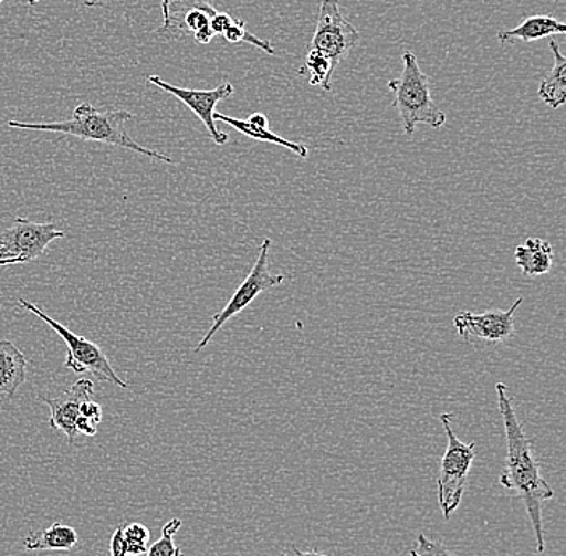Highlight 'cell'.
Returning <instances> with one entry per match:
<instances>
[{"label": "cell", "instance_id": "6da1fadb", "mask_svg": "<svg viewBox=\"0 0 566 556\" xmlns=\"http://www.w3.org/2000/svg\"><path fill=\"white\" fill-rule=\"evenodd\" d=\"M495 392H497L499 410H501L502 421H504L505 442H507L504 471L499 476V483L522 499L531 527H533L536 550L541 555L546 552L543 505L544 502L554 499L555 492L541 473L539 460L534 452L533 442L525 434L523 424L516 417L515 406L509 396L507 386L499 381L495 385Z\"/></svg>", "mask_w": 566, "mask_h": 556}, {"label": "cell", "instance_id": "7a4b0ae2", "mask_svg": "<svg viewBox=\"0 0 566 556\" xmlns=\"http://www.w3.org/2000/svg\"><path fill=\"white\" fill-rule=\"evenodd\" d=\"M134 115L126 109H109L98 112L91 104H81L74 109L73 118L62 123H21L9 122V127L27 130H45V133L65 134V136L77 137L81 140L101 141L105 145L126 148L136 151L145 157L157 159L166 165H176L175 159L142 147L127 133L126 124L133 122Z\"/></svg>", "mask_w": 566, "mask_h": 556}, {"label": "cell", "instance_id": "3957f363", "mask_svg": "<svg viewBox=\"0 0 566 556\" xmlns=\"http://www.w3.org/2000/svg\"><path fill=\"white\" fill-rule=\"evenodd\" d=\"M402 60L405 66L401 76L388 83L389 91L396 95L395 108L401 118L402 130L407 137H412L417 124H428L434 129H440L446 124V115L431 97L427 74L420 69L412 52H405Z\"/></svg>", "mask_w": 566, "mask_h": 556}, {"label": "cell", "instance_id": "277c9868", "mask_svg": "<svg viewBox=\"0 0 566 556\" xmlns=\"http://www.w3.org/2000/svg\"><path fill=\"white\" fill-rule=\"evenodd\" d=\"M452 413H442L440 417L442 427H444L446 438H448V448L441 460L440 476H438V502H440L442 516L446 520L454 515L465 494L467 483H469L470 470L475 462L476 448L475 442L460 441L452 430Z\"/></svg>", "mask_w": 566, "mask_h": 556}, {"label": "cell", "instance_id": "5b68a950", "mask_svg": "<svg viewBox=\"0 0 566 556\" xmlns=\"http://www.w3.org/2000/svg\"><path fill=\"white\" fill-rule=\"evenodd\" d=\"M18 304L24 307V310L30 311L35 317L41 318L42 322H45V324L63 339L66 349H69L65 363L66 368L73 370L74 374H86V371H88V374L94 375V377L98 378L101 381L113 382V385L119 386V388L123 389L129 388V385L116 374L115 368L109 364L108 357H106L101 346L88 342L84 336L76 335V333L69 331L65 325L56 322L55 318L45 314L44 311L39 310V307L30 303V301L20 297Z\"/></svg>", "mask_w": 566, "mask_h": 556}, {"label": "cell", "instance_id": "8992f818", "mask_svg": "<svg viewBox=\"0 0 566 556\" xmlns=\"http://www.w3.org/2000/svg\"><path fill=\"white\" fill-rule=\"evenodd\" d=\"M65 237L55 224L18 218L12 227L0 232V267L33 262L44 254L49 244Z\"/></svg>", "mask_w": 566, "mask_h": 556}, {"label": "cell", "instance_id": "52a82bcc", "mask_svg": "<svg viewBox=\"0 0 566 556\" xmlns=\"http://www.w3.org/2000/svg\"><path fill=\"white\" fill-rule=\"evenodd\" d=\"M271 239H264V242L261 243L260 256H258L256 262H254L250 274L243 280L242 285L237 289L233 296L230 297L224 310L219 311V313L212 317L211 328L207 332V335L201 338V342L198 343L195 353H200L201 349L207 348L211 339L214 338L216 333L224 327L226 322H229L230 318L235 317L237 314L247 310V307L253 303L254 297L260 296L261 293L268 292V290L282 285L285 277H283V275L271 274V271H269V253H271Z\"/></svg>", "mask_w": 566, "mask_h": 556}, {"label": "cell", "instance_id": "ba28073f", "mask_svg": "<svg viewBox=\"0 0 566 556\" xmlns=\"http://www.w3.org/2000/svg\"><path fill=\"white\" fill-rule=\"evenodd\" d=\"M163 24L157 30L159 38L177 41L192 34L198 44H210L214 33L210 23L218 10L207 0H163Z\"/></svg>", "mask_w": 566, "mask_h": 556}, {"label": "cell", "instance_id": "9c48e42d", "mask_svg": "<svg viewBox=\"0 0 566 556\" xmlns=\"http://www.w3.org/2000/svg\"><path fill=\"white\" fill-rule=\"evenodd\" d=\"M359 41V31L343 17L338 0H322L311 48L325 53L338 66Z\"/></svg>", "mask_w": 566, "mask_h": 556}, {"label": "cell", "instance_id": "30bf717a", "mask_svg": "<svg viewBox=\"0 0 566 556\" xmlns=\"http://www.w3.org/2000/svg\"><path fill=\"white\" fill-rule=\"evenodd\" d=\"M148 84H154L168 92V94L175 95L177 101L182 102L184 105L189 106L190 109L198 116L201 123L207 127L210 133L211 139L214 140L216 145L228 144L229 136L226 133H221L216 126L214 112L216 105L219 102L226 101V98L232 97L233 86L230 83L221 84L211 91H193V88H184L172 86V84L166 83L159 76H150L147 80Z\"/></svg>", "mask_w": 566, "mask_h": 556}, {"label": "cell", "instance_id": "8fae6325", "mask_svg": "<svg viewBox=\"0 0 566 556\" xmlns=\"http://www.w3.org/2000/svg\"><path fill=\"white\" fill-rule=\"evenodd\" d=\"M523 303V297H518L512 304L511 310H491L483 314H473L465 311L454 317V327L463 342L470 343V339H483L486 343H502L511 338L515 333V311Z\"/></svg>", "mask_w": 566, "mask_h": 556}, {"label": "cell", "instance_id": "7c38bea8", "mask_svg": "<svg viewBox=\"0 0 566 556\" xmlns=\"http://www.w3.org/2000/svg\"><path fill=\"white\" fill-rule=\"evenodd\" d=\"M94 381L77 380L69 389V391L62 392L56 398H45V396H39V400L48 403L51 409V427L53 430L62 431L69 439V444L73 445L77 439L76 423L81 417V406L86 400L94 398Z\"/></svg>", "mask_w": 566, "mask_h": 556}, {"label": "cell", "instance_id": "4fadbf2b", "mask_svg": "<svg viewBox=\"0 0 566 556\" xmlns=\"http://www.w3.org/2000/svg\"><path fill=\"white\" fill-rule=\"evenodd\" d=\"M27 357L12 342H0V396L13 398L27 381Z\"/></svg>", "mask_w": 566, "mask_h": 556}, {"label": "cell", "instance_id": "5bb4252c", "mask_svg": "<svg viewBox=\"0 0 566 556\" xmlns=\"http://www.w3.org/2000/svg\"><path fill=\"white\" fill-rule=\"evenodd\" d=\"M515 262L526 277H537L547 274L554 265V250L546 240L526 239L516 246Z\"/></svg>", "mask_w": 566, "mask_h": 556}, {"label": "cell", "instance_id": "9a60e30c", "mask_svg": "<svg viewBox=\"0 0 566 556\" xmlns=\"http://www.w3.org/2000/svg\"><path fill=\"white\" fill-rule=\"evenodd\" d=\"M566 27L557 18L547 15H534L525 18L522 24L515 30L501 31L497 34V41L502 44H512V42H533L537 39L551 38L555 34H565Z\"/></svg>", "mask_w": 566, "mask_h": 556}, {"label": "cell", "instance_id": "2e32d148", "mask_svg": "<svg viewBox=\"0 0 566 556\" xmlns=\"http://www.w3.org/2000/svg\"><path fill=\"white\" fill-rule=\"evenodd\" d=\"M548 48L554 53V69L541 80L537 95L544 104L557 109L566 102V59L557 41H551Z\"/></svg>", "mask_w": 566, "mask_h": 556}, {"label": "cell", "instance_id": "e0dca14e", "mask_svg": "<svg viewBox=\"0 0 566 556\" xmlns=\"http://www.w3.org/2000/svg\"><path fill=\"white\" fill-rule=\"evenodd\" d=\"M80 544L76 529L66 524L53 523L51 527L38 533H30L24 537L23 545L27 550H73Z\"/></svg>", "mask_w": 566, "mask_h": 556}, {"label": "cell", "instance_id": "ac0fdd59", "mask_svg": "<svg viewBox=\"0 0 566 556\" xmlns=\"http://www.w3.org/2000/svg\"><path fill=\"white\" fill-rule=\"evenodd\" d=\"M214 122H222L232 126L233 129L239 130L243 136L250 137V139L268 141V144L281 145V147L289 148L293 154L298 155L301 158H306L310 155V148L306 145L298 144V141H292L283 139L277 134L272 133L268 127L254 126V124L245 122V119L230 118V116L221 115V113L214 112Z\"/></svg>", "mask_w": 566, "mask_h": 556}, {"label": "cell", "instance_id": "d6986e66", "mask_svg": "<svg viewBox=\"0 0 566 556\" xmlns=\"http://www.w3.org/2000/svg\"><path fill=\"white\" fill-rule=\"evenodd\" d=\"M335 70V63L325 53L311 49L300 74L310 77L311 86H321L324 91L331 92L332 76H334Z\"/></svg>", "mask_w": 566, "mask_h": 556}, {"label": "cell", "instance_id": "ffe728a7", "mask_svg": "<svg viewBox=\"0 0 566 556\" xmlns=\"http://www.w3.org/2000/svg\"><path fill=\"white\" fill-rule=\"evenodd\" d=\"M180 526H182L180 518H172L171 522L166 523L161 529V537L148 547L147 556H186L175 544V536Z\"/></svg>", "mask_w": 566, "mask_h": 556}, {"label": "cell", "instance_id": "44dd1931", "mask_svg": "<svg viewBox=\"0 0 566 556\" xmlns=\"http://www.w3.org/2000/svg\"><path fill=\"white\" fill-rule=\"evenodd\" d=\"M224 35L226 41L230 42V44H240V42H247V44L254 45V48L261 49L269 55H274V49H272L271 42L265 41V39L256 38V35L248 33L245 28V21L242 20H233V23L230 24L228 30H226Z\"/></svg>", "mask_w": 566, "mask_h": 556}, {"label": "cell", "instance_id": "7402d4cb", "mask_svg": "<svg viewBox=\"0 0 566 556\" xmlns=\"http://www.w3.org/2000/svg\"><path fill=\"white\" fill-rule=\"evenodd\" d=\"M124 542H126V552L130 556H140L147 554V541L150 539V531L140 523L129 524L123 527Z\"/></svg>", "mask_w": 566, "mask_h": 556}, {"label": "cell", "instance_id": "603a6c76", "mask_svg": "<svg viewBox=\"0 0 566 556\" xmlns=\"http://www.w3.org/2000/svg\"><path fill=\"white\" fill-rule=\"evenodd\" d=\"M410 556H454L441 542L428 539L424 534L417 536L416 547L410 550Z\"/></svg>", "mask_w": 566, "mask_h": 556}, {"label": "cell", "instance_id": "cb8c5ba5", "mask_svg": "<svg viewBox=\"0 0 566 556\" xmlns=\"http://www.w3.org/2000/svg\"><path fill=\"white\" fill-rule=\"evenodd\" d=\"M81 417L87 418L92 423L101 424L102 407L95 402L94 398L88 399L81 406Z\"/></svg>", "mask_w": 566, "mask_h": 556}, {"label": "cell", "instance_id": "d4e9b609", "mask_svg": "<svg viewBox=\"0 0 566 556\" xmlns=\"http://www.w3.org/2000/svg\"><path fill=\"white\" fill-rule=\"evenodd\" d=\"M235 18L229 15V13L216 12V15L211 18V30L214 35H222L226 30L233 23Z\"/></svg>", "mask_w": 566, "mask_h": 556}, {"label": "cell", "instance_id": "484cf974", "mask_svg": "<svg viewBox=\"0 0 566 556\" xmlns=\"http://www.w3.org/2000/svg\"><path fill=\"white\" fill-rule=\"evenodd\" d=\"M109 552H112V556H129L126 552L122 526L113 533L112 541H109Z\"/></svg>", "mask_w": 566, "mask_h": 556}, {"label": "cell", "instance_id": "4316f807", "mask_svg": "<svg viewBox=\"0 0 566 556\" xmlns=\"http://www.w3.org/2000/svg\"><path fill=\"white\" fill-rule=\"evenodd\" d=\"M247 122L254 124V126L268 127L269 129V119L268 116L263 115V113H253Z\"/></svg>", "mask_w": 566, "mask_h": 556}, {"label": "cell", "instance_id": "83f0119b", "mask_svg": "<svg viewBox=\"0 0 566 556\" xmlns=\"http://www.w3.org/2000/svg\"><path fill=\"white\" fill-rule=\"evenodd\" d=\"M41 2V0H28L30 6H34V3ZM84 7H88V9H101V7L105 6V0H80Z\"/></svg>", "mask_w": 566, "mask_h": 556}, {"label": "cell", "instance_id": "f1b7e54d", "mask_svg": "<svg viewBox=\"0 0 566 556\" xmlns=\"http://www.w3.org/2000/svg\"><path fill=\"white\" fill-rule=\"evenodd\" d=\"M281 556H289V555L282 554ZM295 556H327V555L321 554V552H316V550L303 552V550H300V548H295Z\"/></svg>", "mask_w": 566, "mask_h": 556}, {"label": "cell", "instance_id": "f546056e", "mask_svg": "<svg viewBox=\"0 0 566 556\" xmlns=\"http://www.w3.org/2000/svg\"><path fill=\"white\" fill-rule=\"evenodd\" d=\"M2 2H3V0H0V3H2Z\"/></svg>", "mask_w": 566, "mask_h": 556}, {"label": "cell", "instance_id": "4dcf8cb0", "mask_svg": "<svg viewBox=\"0 0 566 556\" xmlns=\"http://www.w3.org/2000/svg\"><path fill=\"white\" fill-rule=\"evenodd\" d=\"M0 296H2V292H0Z\"/></svg>", "mask_w": 566, "mask_h": 556}]
</instances>
